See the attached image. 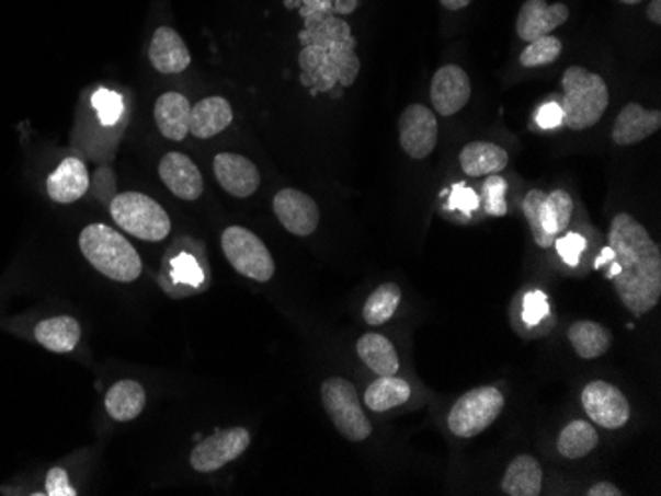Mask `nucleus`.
Segmentation results:
<instances>
[{
  "instance_id": "nucleus-1",
  "label": "nucleus",
  "mask_w": 661,
  "mask_h": 496,
  "mask_svg": "<svg viewBox=\"0 0 661 496\" xmlns=\"http://www.w3.org/2000/svg\"><path fill=\"white\" fill-rule=\"evenodd\" d=\"M606 259H612L611 277L622 304L634 316L656 309L661 297L660 245L630 214L614 216L601 262Z\"/></svg>"
},
{
  "instance_id": "nucleus-2",
  "label": "nucleus",
  "mask_w": 661,
  "mask_h": 496,
  "mask_svg": "<svg viewBox=\"0 0 661 496\" xmlns=\"http://www.w3.org/2000/svg\"><path fill=\"white\" fill-rule=\"evenodd\" d=\"M562 122L570 131H584L601 122L611 105L606 81L582 66H570L562 73Z\"/></svg>"
},
{
  "instance_id": "nucleus-3",
  "label": "nucleus",
  "mask_w": 661,
  "mask_h": 496,
  "mask_svg": "<svg viewBox=\"0 0 661 496\" xmlns=\"http://www.w3.org/2000/svg\"><path fill=\"white\" fill-rule=\"evenodd\" d=\"M80 250L95 272L117 284H132L139 279L143 262L127 238L115 232L112 226L90 223L80 233Z\"/></svg>"
},
{
  "instance_id": "nucleus-4",
  "label": "nucleus",
  "mask_w": 661,
  "mask_h": 496,
  "mask_svg": "<svg viewBox=\"0 0 661 496\" xmlns=\"http://www.w3.org/2000/svg\"><path fill=\"white\" fill-rule=\"evenodd\" d=\"M351 31L343 36H321L316 44L307 46L299 56V64L306 73V83L316 92H327L335 83L353 85L358 73V58L353 50Z\"/></svg>"
},
{
  "instance_id": "nucleus-5",
  "label": "nucleus",
  "mask_w": 661,
  "mask_h": 496,
  "mask_svg": "<svg viewBox=\"0 0 661 496\" xmlns=\"http://www.w3.org/2000/svg\"><path fill=\"white\" fill-rule=\"evenodd\" d=\"M110 214L122 230L143 242H161L171 233L169 214L147 194H117L110 204Z\"/></svg>"
},
{
  "instance_id": "nucleus-6",
  "label": "nucleus",
  "mask_w": 661,
  "mask_h": 496,
  "mask_svg": "<svg viewBox=\"0 0 661 496\" xmlns=\"http://www.w3.org/2000/svg\"><path fill=\"white\" fill-rule=\"evenodd\" d=\"M321 402L337 431L349 441L358 443L373 434V426L363 412L355 385L345 378L333 376L326 380L321 385Z\"/></svg>"
},
{
  "instance_id": "nucleus-7",
  "label": "nucleus",
  "mask_w": 661,
  "mask_h": 496,
  "mask_svg": "<svg viewBox=\"0 0 661 496\" xmlns=\"http://www.w3.org/2000/svg\"><path fill=\"white\" fill-rule=\"evenodd\" d=\"M505 407V397L495 385H481L461 395L452 405L448 416L449 431L461 439H471L486 431Z\"/></svg>"
},
{
  "instance_id": "nucleus-8",
  "label": "nucleus",
  "mask_w": 661,
  "mask_h": 496,
  "mask_svg": "<svg viewBox=\"0 0 661 496\" xmlns=\"http://www.w3.org/2000/svg\"><path fill=\"white\" fill-rule=\"evenodd\" d=\"M220 245L236 272L258 284H267L275 274L274 257L265 243L242 226H230L223 232Z\"/></svg>"
},
{
  "instance_id": "nucleus-9",
  "label": "nucleus",
  "mask_w": 661,
  "mask_h": 496,
  "mask_svg": "<svg viewBox=\"0 0 661 496\" xmlns=\"http://www.w3.org/2000/svg\"><path fill=\"white\" fill-rule=\"evenodd\" d=\"M250 443H252V436L244 427L218 431L194 447L191 453V466L198 473H214L236 461Z\"/></svg>"
},
{
  "instance_id": "nucleus-10",
  "label": "nucleus",
  "mask_w": 661,
  "mask_h": 496,
  "mask_svg": "<svg viewBox=\"0 0 661 496\" xmlns=\"http://www.w3.org/2000/svg\"><path fill=\"white\" fill-rule=\"evenodd\" d=\"M398 139L402 151L414 161L428 159L437 145V119L426 105L412 103L400 115Z\"/></svg>"
},
{
  "instance_id": "nucleus-11",
  "label": "nucleus",
  "mask_w": 661,
  "mask_h": 496,
  "mask_svg": "<svg viewBox=\"0 0 661 496\" xmlns=\"http://www.w3.org/2000/svg\"><path fill=\"white\" fill-rule=\"evenodd\" d=\"M582 407L596 426L620 429L630 422V404L616 385L608 382H591L582 390Z\"/></svg>"
},
{
  "instance_id": "nucleus-12",
  "label": "nucleus",
  "mask_w": 661,
  "mask_h": 496,
  "mask_svg": "<svg viewBox=\"0 0 661 496\" xmlns=\"http://www.w3.org/2000/svg\"><path fill=\"white\" fill-rule=\"evenodd\" d=\"M471 97V81L466 71L456 64L444 66L434 73L430 85V100L442 117H452L468 105Z\"/></svg>"
},
{
  "instance_id": "nucleus-13",
  "label": "nucleus",
  "mask_w": 661,
  "mask_h": 496,
  "mask_svg": "<svg viewBox=\"0 0 661 496\" xmlns=\"http://www.w3.org/2000/svg\"><path fill=\"white\" fill-rule=\"evenodd\" d=\"M274 212L285 230L299 238L311 235L319 226V208L316 200L296 188H284L275 194Z\"/></svg>"
},
{
  "instance_id": "nucleus-14",
  "label": "nucleus",
  "mask_w": 661,
  "mask_h": 496,
  "mask_svg": "<svg viewBox=\"0 0 661 496\" xmlns=\"http://www.w3.org/2000/svg\"><path fill=\"white\" fill-rule=\"evenodd\" d=\"M214 176L223 191L236 198L252 196L262 181L254 162L236 152H220L214 157Z\"/></svg>"
},
{
  "instance_id": "nucleus-15",
  "label": "nucleus",
  "mask_w": 661,
  "mask_h": 496,
  "mask_svg": "<svg viewBox=\"0 0 661 496\" xmlns=\"http://www.w3.org/2000/svg\"><path fill=\"white\" fill-rule=\"evenodd\" d=\"M570 19V9L565 2L549 4L547 0H525L517 16V36L523 42H533L549 36Z\"/></svg>"
},
{
  "instance_id": "nucleus-16",
  "label": "nucleus",
  "mask_w": 661,
  "mask_h": 496,
  "mask_svg": "<svg viewBox=\"0 0 661 496\" xmlns=\"http://www.w3.org/2000/svg\"><path fill=\"white\" fill-rule=\"evenodd\" d=\"M159 176L164 186L181 200L194 203L203 196V174L183 152H167L159 162Z\"/></svg>"
},
{
  "instance_id": "nucleus-17",
  "label": "nucleus",
  "mask_w": 661,
  "mask_h": 496,
  "mask_svg": "<svg viewBox=\"0 0 661 496\" xmlns=\"http://www.w3.org/2000/svg\"><path fill=\"white\" fill-rule=\"evenodd\" d=\"M660 127L661 113L658 109H643L640 103L631 102L618 113L612 129V141L618 147L638 145L660 131Z\"/></svg>"
},
{
  "instance_id": "nucleus-18",
  "label": "nucleus",
  "mask_w": 661,
  "mask_h": 496,
  "mask_svg": "<svg viewBox=\"0 0 661 496\" xmlns=\"http://www.w3.org/2000/svg\"><path fill=\"white\" fill-rule=\"evenodd\" d=\"M149 60L155 70L171 76L186 70L193 58L181 34L169 26H161L155 31L153 41L149 46Z\"/></svg>"
},
{
  "instance_id": "nucleus-19",
  "label": "nucleus",
  "mask_w": 661,
  "mask_h": 496,
  "mask_svg": "<svg viewBox=\"0 0 661 496\" xmlns=\"http://www.w3.org/2000/svg\"><path fill=\"white\" fill-rule=\"evenodd\" d=\"M90 188V174L80 159H64L48 176L46 191L54 203L71 204L80 200Z\"/></svg>"
},
{
  "instance_id": "nucleus-20",
  "label": "nucleus",
  "mask_w": 661,
  "mask_h": 496,
  "mask_svg": "<svg viewBox=\"0 0 661 496\" xmlns=\"http://www.w3.org/2000/svg\"><path fill=\"white\" fill-rule=\"evenodd\" d=\"M235 119L232 105L220 95L204 97L191 107V129L196 139H213L230 127Z\"/></svg>"
},
{
  "instance_id": "nucleus-21",
  "label": "nucleus",
  "mask_w": 661,
  "mask_h": 496,
  "mask_svg": "<svg viewBox=\"0 0 661 496\" xmlns=\"http://www.w3.org/2000/svg\"><path fill=\"white\" fill-rule=\"evenodd\" d=\"M155 123L167 139L183 141L191 129V102L183 93H163L155 103Z\"/></svg>"
},
{
  "instance_id": "nucleus-22",
  "label": "nucleus",
  "mask_w": 661,
  "mask_h": 496,
  "mask_svg": "<svg viewBox=\"0 0 661 496\" xmlns=\"http://www.w3.org/2000/svg\"><path fill=\"white\" fill-rule=\"evenodd\" d=\"M508 151L493 142H468L459 152V166L471 178L499 174L508 169Z\"/></svg>"
},
{
  "instance_id": "nucleus-23",
  "label": "nucleus",
  "mask_w": 661,
  "mask_h": 496,
  "mask_svg": "<svg viewBox=\"0 0 661 496\" xmlns=\"http://www.w3.org/2000/svg\"><path fill=\"white\" fill-rule=\"evenodd\" d=\"M501 491L508 496H539L543 491L539 461L531 455L515 457L503 475Z\"/></svg>"
},
{
  "instance_id": "nucleus-24",
  "label": "nucleus",
  "mask_w": 661,
  "mask_h": 496,
  "mask_svg": "<svg viewBox=\"0 0 661 496\" xmlns=\"http://www.w3.org/2000/svg\"><path fill=\"white\" fill-rule=\"evenodd\" d=\"M34 336L44 348L64 355L80 345L82 326L71 316H54L36 324Z\"/></svg>"
},
{
  "instance_id": "nucleus-25",
  "label": "nucleus",
  "mask_w": 661,
  "mask_h": 496,
  "mask_svg": "<svg viewBox=\"0 0 661 496\" xmlns=\"http://www.w3.org/2000/svg\"><path fill=\"white\" fill-rule=\"evenodd\" d=\"M145 390L135 380H119L105 394V410L115 422H133L145 410Z\"/></svg>"
},
{
  "instance_id": "nucleus-26",
  "label": "nucleus",
  "mask_w": 661,
  "mask_h": 496,
  "mask_svg": "<svg viewBox=\"0 0 661 496\" xmlns=\"http://www.w3.org/2000/svg\"><path fill=\"white\" fill-rule=\"evenodd\" d=\"M356 355L378 376H395L400 368L397 348L387 336L377 333H366L358 338Z\"/></svg>"
},
{
  "instance_id": "nucleus-27",
  "label": "nucleus",
  "mask_w": 661,
  "mask_h": 496,
  "mask_svg": "<svg viewBox=\"0 0 661 496\" xmlns=\"http://www.w3.org/2000/svg\"><path fill=\"white\" fill-rule=\"evenodd\" d=\"M569 341L574 353L582 360H594L601 358L602 355L608 353L612 345V333L602 326L601 323L594 321H577L570 324Z\"/></svg>"
},
{
  "instance_id": "nucleus-28",
  "label": "nucleus",
  "mask_w": 661,
  "mask_h": 496,
  "mask_svg": "<svg viewBox=\"0 0 661 496\" xmlns=\"http://www.w3.org/2000/svg\"><path fill=\"white\" fill-rule=\"evenodd\" d=\"M410 385L407 380L395 376H378L377 382L366 388L365 404L371 412H388L395 410L398 405L407 404L410 400Z\"/></svg>"
},
{
  "instance_id": "nucleus-29",
  "label": "nucleus",
  "mask_w": 661,
  "mask_h": 496,
  "mask_svg": "<svg viewBox=\"0 0 661 496\" xmlns=\"http://www.w3.org/2000/svg\"><path fill=\"white\" fill-rule=\"evenodd\" d=\"M596 446H599L596 429L582 419L570 422L569 426L560 431L559 439H557L560 455L570 461L589 455L596 449Z\"/></svg>"
},
{
  "instance_id": "nucleus-30",
  "label": "nucleus",
  "mask_w": 661,
  "mask_h": 496,
  "mask_svg": "<svg viewBox=\"0 0 661 496\" xmlns=\"http://www.w3.org/2000/svg\"><path fill=\"white\" fill-rule=\"evenodd\" d=\"M572 218V198L565 191H552L545 194L539 208V220L543 232L559 238L569 228Z\"/></svg>"
},
{
  "instance_id": "nucleus-31",
  "label": "nucleus",
  "mask_w": 661,
  "mask_h": 496,
  "mask_svg": "<svg viewBox=\"0 0 661 496\" xmlns=\"http://www.w3.org/2000/svg\"><path fill=\"white\" fill-rule=\"evenodd\" d=\"M400 287L397 284H383L366 299L363 319L371 326L388 323L400 304Z\"/></svg>"
},
{
  "instance_id": "nucleus-32",
  "label": "nucleus",
  "mask_w": 661,
  "mask_h": 496,
  "mask_svg": "<svg viewBox=\"0 0 661 496\" xmlns=\"http://www.w3.org/2000/svg\"><path fill=\"white\" fill-rule=\"evenodd\" d=\"M562 51V42L557 36H540L537 41L529 42V46L521 54V66L525 68H540L559 60Z\"/></svg>"
},
{
  "instance_id": "nucleus-33",
  "label": "nucleus",
  "mask_w": 661,
  "mask_h": 496,
  "mask_svg": "<svg viewBox=\"0 0 661 496\" xmlns=\"http://www.w3.org/2000/svg\"><path fill=\"white\" fill-rule=\"evenodd\" d=\"M545 194L540 193V191H531L527 193V196L523 198V204H521V208H523V214H525V218H527V222L531 226V232H533V238H535V243L543 247V250H549L557 242V238L555 235H549V233L543 232V228H540L539 220V208L540 203H543V198H545Z\"/></svg>"
},
{
  "instance_id": "nucleus-34",
  "label": "nucleus",
  "mask_w": 661,
  "mask_h": 496,
  "mask_svg": "<svg viewBox=\"0 0 661 496\" xmlns=\"http://www.w3.org/2000/svg\"><path fill=\"white\" fill-rule=\"evenodd\" d=\"M505 193H508V183L499 174H489L488 181L483 183V204L486 212L491 216H505L508 214V203H505Z\"/></svg>"
},
{
  "instance_id": "nucleus-35",
  "label": "nucleus",
  "mask_w": 661,
  "mask_h": 496,
  "mask_svg": "<svg viewBox=\"0 0 661 496\" xmlns=\"http://www.w3.org/2000/svg\"><path fill=\"white\" fill-rule=\"evenodd\" d=\"M93 107L103 125H115L123 113L122 97L110 90H98L92 97Z\"/></svg>"
},
{
  "instance_id": "nucleus-36",
  "label": "nucleus",
  "mask_w": 661,
  "mask_h": 496,
  "mask_svg": "<svg viewBox=\"0 0 661 496\" xmlns=\"http://www.w3.org/2000/svg\"><path fill=\"white\" fill-rule=\"evenodd\" d=\"M46 495L48 496H76V488L70 486L68 481V473L60 469V466H54L48 476H46Z\"/></svg>"
},
{
  "instance_id": "nucleus-37",
  "label": "nucleus",
  "mask_w": 661,
  "mask_h": 496,
  "mask_svg": "<svg viewBox=\"0 0 661 496\" xmlns=\"http://www.w3.org/2000/svg\"><path fill=\"white\" fill-rule=\"evenodd\" d=\"M174 277L179 281L184 284L196 285L203 281V274H201V267L194 262L193 257L189 255H181L179 259L173 262Z\"/></svg>"
},
{
  "instance_id": "nucleus-38",
  "label": "nucleus",
  "mask_w": 661,
  "mask_h": 496,
  "mask_svg": "<svg viewBox=\"0 0 661 496\" xmlns=\"http://www.w3.org/2000/svg\"><path fill=\"white\" fill-rule=\"evenodd\" d=\"M584 247H586V242L582 240V235H579V233H567L565 238H560L559 242H557L559 254L569 264H577L579 262V255L582 254Z\"/></svg>"
},
{
  "instance_id": "nucleus-39",
  "label": "nucleus",
  "mask_w": 661,
  "mask_h": 496,
  "mask_svg": "<svg viewBox=\"0 0 661 496\" xmlns=\"http://www.w3.org/2000/svg\"><path fill=\"white\" fill-rule=\"evenodd\" d=\"M549 311V307H547V299H545V295L543 293H531L527 295V299H525V321L527 323H537L540 321L545 314Z\"/></svg>"
},
{
  "instance_id": "nucleus-40",
  "label": "nucleus",
  "mask_w": 661,
  "mask_h": 496,
  "mask_svg": "<svg viewBox=\"0 0 661 496\" xmlns=\"http://www.w3.org/2000/svg\"><path fill=\"white\" fill-rule=\"evenodd\" d=\"M452 208H459V210H464V212H471V210H478L479 198L476 194L468 191V188H464V186H456V193L452 194Z\"/></svg>"
},
{
  "instance_id": "nucleus-41",
  "label": "nucleus",
  "mask_w": 661,
  "mask_h": 496,
  "mask_svg": "<svg viewBox=\"0 0 661 496\" xmlns=\"http://www.w3.org/2000/svg\"><path fill=\"white\" fill-rule=\"evenodd\" d=\"M537 122L545 129H555L562 122V112H560L559 103H545L537 113Z\"/></svg>"
},
{
  "instance_id": "nucleus-42",
  "label": "nucleus",
  "mask_w": 661,
  "mask_h": 496,
  "mask_svg": "<svg viewBox=\"0 0 661 496\" xmlns=\"http://www.w3.org/2000/svg\"><path fill=\"white\" fill-rule=\"evenodd\" d=\"M624 495L620 488L616 485H612V483H606V481H601V483H596V485H592L589 491H586V496H620Z\"/></svg>"
},
{
  "instance_id": "nucleus-43",
  "label": "nucleus",
  "mask_w": 661,
  "mask_h": 496,
  "mask_svg": "<svg viewBox=\"0 0 661 496\" xmlns=\"http://www.w3.org/2000/svg\"><path fill=\"white\" fill-rule=\"evenodd\" d=\"M648 19L653 24H661V0H651L648 7Z\"/></svg>"
},
{
  "instance_id": "nucleus-44",
  "label": "nucleus",
  "mask_w": 661,
  "mask_h": 496,
  "mask_svg": "<svg viewBox=\"0 0 661 496\" xmlns=\"http://www.w3.org/2000/svg\"><path fill=\"white\" fill-rule=\"evenodd\" d=\"M440 2H442V7H444V9L456 12L469 7L474 0H440Z\"/></svg>"
},
{
  "instance_id": "nucleus-45",
  "label": "nucleus",
  "mask_w": 661,
  "mask_h": 496,
  "mask_svg": "<svg viewBox=\"0 0 661 496\" xmlns=\"http://www.w3.org/2000/svg\"><path fill=\"white\" fill-rule=\"evenodd\" d=\"M622 4H640L641 0H618Z\"/></svg>"
}]
</instances>
